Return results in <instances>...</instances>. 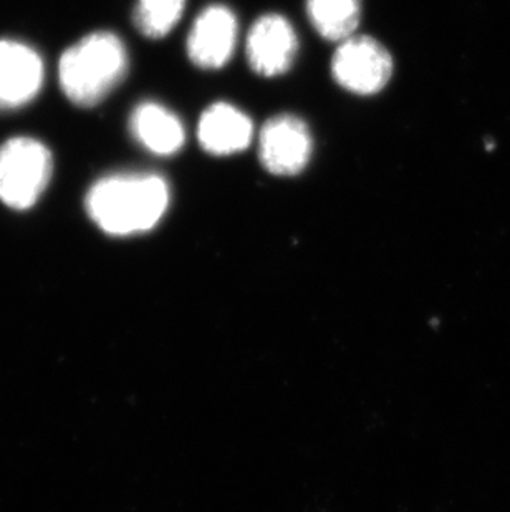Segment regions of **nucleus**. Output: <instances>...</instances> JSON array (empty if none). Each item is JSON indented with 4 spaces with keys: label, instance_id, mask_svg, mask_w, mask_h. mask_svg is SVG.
Returning a JSON list of instances; mask_svg holds the SVG:
<instances>
[{
    "label": "nucleus",
    "instance_id": "9b49d317",
    "mask_svg": "<svg viewBox=\"0 0 510 512\" xmlns=\"http://www.w3.org/2000/svg\"><path fill=\"white\" fill-rule=\"evenodd\" d=\"M307 14L323 39L342 42L357 32L361 0H308Z\"/></svg>",
    "mask_w": 510,
    "mask_h": 512
},
{
    "label": "nucleus",
    "instance_id": "423d86ee",
    "mask_svg": "<svg viewBox=\"0 0 510 512\" xmlns=\"http://www.w3.org/2000/svg\"><path fill=\"white\" fill-rule=\"evenodd\" d=\"M297 52L299 37L284 15H262L247 34V60L262 77H279L289 72Z\"/></svg>",
    "mask_w": 510,
    "mask_h": 512
},
{
    "label": "nucleus",
    "instance_id": "f257e3e1",
    "mask_svg": "<svg viewBox=\"0 0 510 512\" xmlns=\"http://www.w3.org/2000/svg\"><path fill=\"white\" fill-rule=\"evenodd\" d=\"M85 206L98 228L130 236L150 231L161 221L169 206V186L159 174H113L93 184Z\"/></svg>",
    "mask_w": 510,
    "mask_h": 512
},
{
    "label": "nucleus",
    "instance_id": "39448f33",
    "mask_svg": "<svg viewBox=\"0 0 510 512\" xmlns=\"http://www.w3.org/2000/svg\"><path fill=\"white\" fill-rule=\"evenodd\" d=\"M312 150V133L299 116L287 113L274 116L260 130V163L275 176L302 173L312 158Z\"/></svg>",
    "mask_w": 510,
    "mask_h": 512
},
{
    "label": "nucleus",
    "instance_id": "7ed1b4c3",
    "mask_svg": "<svg viewBox=\"0 0 510 512\" xmlns=\"http://www.w3.org/2000/svg\"><path fill=\"white\" fill-rule=\"evenodd\" d=\"M53 158L32 138H14L0 146V201L9 208H32L49 186Z\"/></svg>",
    "mask_w": 510,
    "mask_h": 512
},
{
    "label": "nucleus",
    "instance_id": "f8f14e48",
    "mask_svg": "<svg viewBox=\"0 0 510 512\" xmlns=\"http://www.w3.org/2000/svg\"><path fill=\"white\" fill-rule=\"evenodd\" d=\"M184 9L186 0H138L133 22L148 39H163L178 25Z\"/></svg>",
    "mask_w": 510,
    "mask_h": 512
},
{
    "label": "nucleus",
    "instance_id": "6e6552de",
    "mask_svg": "<svg viewBox=\"0 0 510 512\" xmlns=\"http://www.w3.org/2000/svg\"><path fill=\"white\" fill-rule=\"evenodd\" d=\"M44 82V63L27 45L0 40V110L34 100Z\"/></svg>",
    "mask_w": 510,
    "mask_h": 512
},
{
    "label": "nucleus",
    "instance_id": "0eeeda50",
    "mask_svg": "<svg viewBox=\"0 0 510 512\" xmlns=\"http://www.w3.org/2000/svg\"><path fill=\"white\" fill-rule=\"evenodd\" d=\"M239 24L226 5H209L194 20L188 35V57L196 67L217 70L236 52Z\"/></svg>",
    "mask_w": 510,
    "mask_h": 512
},
{
    "label": "nucleus",
    "instance_id": "20e7f679",
    "mask_svg": "<svg viewBox=\"0 0 510 512\" xmlns=\"http://www.w3.org/2000/svg\"><path fill=\"white\" fill-rule=\"evenodd\" d=\"M333 78L357 95H375L390 83L393 58L386 47L368 35L342 40L332 60Z\"/></svg>",
    "mask_w": 510,
    "mask_h": 512
},
{
    "label": "nucleus",
    "instance_id": "f03ea898",
    "mask_svg": "<svg viewBox=\"0 0 510 512\" xmlns=\"http://www.w3.org/2000/svg\"><path fill=\"white\" fill-rule=\"evenodd\" d=\"M128 52L111 32L87 35L60 58V85L70 102L95 107L115 90L128 72Z\"/></svg>",
    "mask_w": 510,
    "mask_h": 512
},
{
    "label": "nucleus",
    "instance_id": "9d476101",
    "mask_svg": "<svg viewBox=\"0 0 510 512\" xmlns=\"http://www.w3.org/2000/svg\"><path fill=\"white\" fill-rule=\"evenodd\" d=\"M130 130L135 140L154 155H174L186 143V131L178 115L159 103L138 105L131 115Z\"/></svg>",
    "mask_w": 510,
    "mask_h": 512
},
{
    "label": "nucleus",
    "instance_id": "1a4fd4ad",
    "mask_svg": "<svg viewBox=\"0 0 510 512\" xmlns=\"http://www.w3.org/2000/svg\"><path fill=\"white\" fill-rule=\"evenodd\" d=\"M252 138L254 123L251 118L229 103H214L199 120V145L209 155L241 153L251 146Z\"/></svg>",
    "mask_w": 510,
    "mask_h": 512
}]
</instances>
